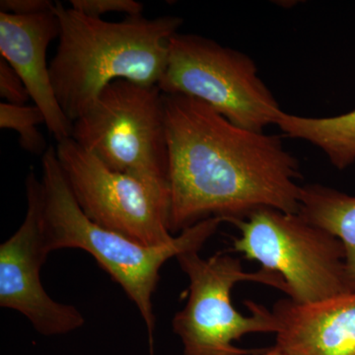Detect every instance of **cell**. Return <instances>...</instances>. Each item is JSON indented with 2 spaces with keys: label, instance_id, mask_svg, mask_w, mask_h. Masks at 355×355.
<instances>
[{
  "label": "cell",
  "instance_id": "6da1fadb",
  "mask_svg": "<svg viewBox=\"0 0 355 355\" xmlns=\"http://www.w3.org/2000/svg\"><path fill=\"white\" fill-rule=\"evenodd\" d=\"M164 113L173 235L211 217L232 223L263 209L298 214L300 166L279 135L238 127L187 96L164 94Z\"/></svg>",
  "mask_w": 355,
  "mask_h": 355
},
{
  "label": "cell",
  "instance_id": "7a4b0ae2",
  "mask_svg": "<svg viewBox=\"0 0 355 355\" xmlns=\"http://www.w3.org/2000/svg\"><path fill=\"white\" fill-rule=\"evenodd\" d=\"M57 53L50 64L58 104L73 123L110 84L127 80L158 86L170 44L183 19L177 16H127L120 22L89 17L57 2Z\"/></svg>",
  "mask_w": 355,
  "mask_h": 355
},
{
  "label": "cell",
  "instance_id": "3957f363",
  "mask_svg": "<svg viewBox=\"0 0 355 355\" xmlns=\"http://www.w3.org/2000/svg\"><path fill=\"white\" fill-rule=\"evenodd\" d=\"M42 232L49 254L62 249L87 252L120 284L139 309L153 352L156 318L153 297L160 270L172 258L198 251L212 237L223 219H205L186 228L167 245L144 246L125 236L103 228L84 214L72 195L58 163L55 147L42 159Z\"/></svg>",
  "mask_w": 355,
  "mask_h": 355
},
{
  "label": "cell",
  "instance_id": "277c9868",
  "mask_svg": "<svg viewBox=\"0 0 355 355\" xmlns=\"http://www.w3.org/2000/svg\"><path fill=\"white\" fill-rule=\"evenodd\" d=\"M71 139L110 169L139 180L169 214L164 94L158 86L110 84L72 123Z\"/></svg>",
  "mask_w": 355,
  "mask_h": 355
},
{
  "label": "cell",
  "instance_id": "5b68a950",
  "mask_svg": "<svg viewBox=\"0 0 355 355\" xmlns=\"http://www.w3.org/2000/svg\"><path fill=\"white\" fill-rule=\"evenodd\" d=\"M176 259L190 280L187 304L172 322L184 355H251L252 350L240 349L234 342L248 334L277 333L279 323L272 310L248 302L252 315L244 316L232 304L231 291L239 282H256L287 294L279 273L261 268L248 272L240 259L225 253L203 259L198 251H190Z\"/></svg>",
  "mask_w": 355,
  "mask_h": 355
},
{
  "label": "cell",
  "instance_id": "8992f818",
  "mask_svg": "<svg viewBox=\"0 0 355 355\" xmlns=\"http://www.w3.org/2000/svg\"><path fill=\"white\" fill-rule=\"evenodd\" d=\"M231 224L240 232L234 251L282 275L294 302L310 304L352 292L342 242L300 214L263 209Z\"/></svg>",
  "mask_w": 355,
  "mask_h": 355
},
{
  "label": "cell",
  "instance_id": "52a82bcc",
  "mask_svg": "<svg viewBox=\"0 0 355 355\" xmlns=\"http://www.w3.org/2000/svg\"><path fill=\"white\" fill-rule=\"evenodd\" d=\"M158 87L167 95L193 98L238 127L263 132L282 110L253 60L214 40L177 33Z\"/></svg>",
  "mask_w": 355,
  "mask_h": 355
},
{
  "label": "cell",
  "instance_id": "ba28073f",
  "mask_svg": "<svg viewBox=\"0 0 355 355\" xmlns=\"http://www.w3.org/2000/svg\"><path fill=\"white\" fill-rule=\"evenodd\" d=\"M55 153L79 207L90 220L144 246L169 244L167 209L135 177L110 169L69 139Z\"/></svg>",
  "mask_w": 355,
  "mask_h": 355
},
{
  "label": "cell",
  "instance_id": "9c48e42d",
  "mask_svg": "<svg viewBox=\"0 0 355 355\" xmlns=\"http://www.w3.org/2000/svg\"><path fill=\"white\" fill-rule=\"evenodd\" d=\"M27 211L19 229L0 246V306L24 315L44 336L64 335L85 323L80 311L53 300L42 286L49 256L42 232V182L26 179Z\"/></svg>",
  "mask_w": 355,
  "mask_h": 355
},
{
  "label": "cell",
  "instance_id": "30bf717a",
  "mask_svg": "<svg viewBox=\"0 0 355 355\" xmlns=\"http://www.w3.org/2000/svg\"><path fill=\"white\" fill-rule=\"evenodd\" d=\"M60 36L55 9L34 15L0 12V53L24 81L30 97L43 112L57 142L71 139L72 121L58 104L51 85L46 51Z\"/></svg>",
  "mask_w": 355,
  "mask_h": 355
},
{
  "label": "cell",
  "instance_id": "8fae6325",
  "mask_svg": "<svg viewBox=\"0 0 355 355\" xmlns=\"http://www.w3.org/2000/svg\"><path fill=\"white\" fill-rule=\"evenodd\" d=\"M275 347L287 355H355V292L299 304L277 301Z\"/></svg>",
  "mask_w": 355,
  "mask_h": 355
},
{
  "label": "cell",
  "instance_id": "7c38bea8",
  "mask_svg": "<svg viewBox=\"0 0 355 355\" xmlns=\"http://www.w3.org/2000/svg\"><path fill=\"white\" fill-rule=\"evenodd\" d=\"M298 214L342 242L347 282L355 292V196L323 184H305L301 186Z\"/></svg>",
  "mask_w": 355,
  "mask_h": 355
},
{
  "label": "cell",
  "instance_id": "4fadbf2b",
  "mask_svg": "<svg viewBox=\"0 0 355 355\" xmlns=\"http://www.w3.org/2000/svg\"><path fill=\"white\" fill-rule=\"evenodd\" d=\"M277 127L291 139L304 140L318 147L338 170L355 163V109L349 113L324 118L298 116L282 112Z\"/></svg>",
  "mask_w": 355,
  "mask_h": 355
},
{
  "label": "cell",
  "instance_id": "5bb4252c",
  "mask_svg": "<svg viewBox=\"0 0 355 355\" xmlns=\"http://www.w3.org/2000/svg\"><path fill=\"white\" fill-rule=\"evenodd\" d=\"M46 125L42 110L27 105L0 104V128L12 130L19 135L20 146L36 155H44L49 147L46 139L39 132L40 125Z\"/></svg>",
  "mask_w": 355,
  "mask_h": 355
},
{
  "label": "cell",
  "instance_id": "9a60e30c",
  "mask_svg": "<svg viewBox=\"0 0 355 355\" xmlns=\"http://www.w3.org/2000/svg\"><path fill=\"white\" fill-rule=\"evenodd\" d=\"M70 7L89 17L101 18L109 13L142 15L144 6L135 0H71Z\"/></svg>",
  "mask_w": 355,
  "mask_h": 355
},
{
  "label": "cell",
  "instance_id": "2e32d148",
  "mask_svg": "<svg viewBox=\"0 0 355 355\" xmlns=\"http://www.w3.org/2000/svg\"><path fill=\"white\" fill-rule=\"evenodd\" d=\"M0 96L4 103L12 105H26L31 100L23 79L2 58H0Z\"/></svg>",
  "mask_w": 355,
  "mask_h": 355
},
{
  "label": "cell",
  "instance_id": "e0dca14e",
  "mask_svg": "<svg viewBox=\"0 0 355 355\" xmlns=\"http://www.w3.org/2000/svg\"><path fill=\"white\" fill-rule=\"evenodd\" d=\"M55 3L49 0H1L0 12L14 15H34L49 12L55 9Z\"/></svg>",
  "mask_w": 355,
  "mask_h": 355
},
{
  "label": "cell",
  "instance_id": "ac0fdd59",
  "mask_svg": "<svg viewBox=\"0 0 355 355\" xmlns=\"http://www.w3.org/2000/svg\"><path fill=\"white\" fill-rule=\"evenodd\" d=\"M258 355H287L282 352V349H279L277 347H273L272 349H266L263 352H260Z\"/></svg>",
  "mask_w": 355,
  "mask_h": 355
}]
</instances>
